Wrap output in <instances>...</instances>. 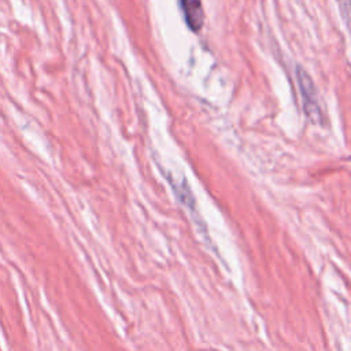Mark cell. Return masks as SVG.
<instances>
[{
    "label": "cell",
    "instance_id": "2",
    "mask_svg": "<svg viewBox=\"0 0 351 351\" xmlns=\"http://www.w3.org/2000/svg\"><path fill=\"white\" fill-rule=\"evenodd\" d=\"M185 22L189 26L191 30L199 32L203 26V7H202V0H180Z\"/></svg>",
    "mask_w": 351,
    "mask_h": 351
},
{
    "label": "cell",
    "instance_id": "1",
    "mask_svg": "<svg viewBox=\"0 0 351 351\" xmlns=\"http://www.w3.org/2000/svg\"><path fill=\"white\" fill-rule=\"evenodd\" d=\"M298 84L300 88V95H302L306 115L311 121H315V122L319 121L321 110H319L318 100H317V92H315L311 78L302 67H298Z\"/></svg>",
    "mask_w": 351,
    "mask_h": 351
}]
</instances>
